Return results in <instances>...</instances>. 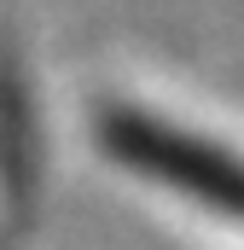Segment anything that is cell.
Returning a JSON list of instances; mask_svg holds the SVG:
<instances>
[{"mask_svg":"<svg viewBox=\"0 0 244 250\" xmlns=\"http://www.w3.org/2000/svg\"><path fill=\"white\" fill-rule=\"evenodd\" d=\"M93 140L117 169L140 175L145 187L169 192L227 227H244V151L128 99H105L93 111Z\"/></svg>","mask_w":244,"mask_h":250,"instance_id":"1","label":"cell"}]
</instances>
